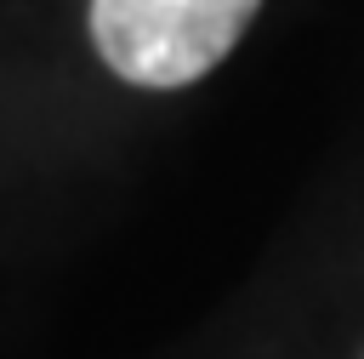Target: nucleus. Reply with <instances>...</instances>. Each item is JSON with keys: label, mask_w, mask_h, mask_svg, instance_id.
<instances>
[{"label": "nucleus", "mask_w": 364, "mask_h": 359, "mask_svg": "<svg viewBox=\"0 0 364 359\" xmlns=\"http://www.w3.org/2000/svg\"><path fill=\"white\" fill-rule=\"evenodd\" d=\"M262 0H91V40L131 85H193L245 34Z\"/></svg>", "instance_id": "obj_1"}]
</instances>
